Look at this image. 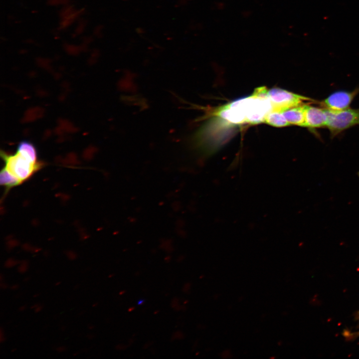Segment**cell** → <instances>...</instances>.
I'll use <instances>...</instances> for the list:
<instances>
[{"label":"cell","instance_id":"obj_15","mask_svg":"<svg viewBox=\"0 0 359 359\" xmlns=\"http://www.w3.org/2000/svg\"><path fill=\"white\" fill-rule=\"evenodd\" d=\"M66 347H64V346L58 347L56 348V351L58 353L64 352L66 351Z\"/></svg>","mask_w":359,"mask_h":359},{"label":"cell","instance_id":"obj_11","mask_svg":"<svg viewBox=\"0 0 359 359\" xmlns=\"http://www.w3.org/2000/svg\"><path fill=\"white\" fill-rule=\"evenodd\" d=\"M60 127L67 132H72L75 131V128L68 121L65 120H60Z\"/></svg>","mask_w":359,"mask_h":359},{"label":"cell","instance_id":"obj_4","mask_svg":"<svg viewBox=\"0 0 359 359\" xmlns=\"http://www.w3.org/2000/svg\"><path fill=\"white\" fill-rule=\"evenodd\" d=\"M359 92V88L353 91H339L333 93L322 101V104L327 109L341 110L349 108L356 95Z\"/></svg>","mask_w":359,"mask_h":359},{"label":"cell","instance_id":"obj_5","mask_svg":"<svg viewBox=\"0 0 359 359\" xmlns=\"http://www.w3.org/2000/svg\"><path fill=\"white\" fill-rule=\"evenodd\" d=\"M305 127L317 128L326 126V109L305 105Z\"/></svg>","mask_w":359,"mask_h":359},{"label":"cell","instance_id":"obj_30","mask_svg":"<svg viewBox=\"0 0 359 359\" xmlns=\"http://www.w3.org/2000/svg\"><path fill=\"white\" fill-rule=\"evenodd\" d=\"M78 354V353H75V354H73V356H77Z\"/></svg>","mask_w":359,"mask_h":359},{"label":"cell","instance_id":"obj_21","mask_svg":"<svg viewBox=\"0 0 359 359\" xmlns=\"http://www.w3.org/2000/svg\"><path fill=\"white\" fill-rule=\"evenodd\" d=\"M39 305V304H34L32 306H31L30 308L34 309L37 307H38Z\"/></svg>","mask_w":359,"mask_h":359},{"label":"cell","instance_id":"obj_31","mask_svg":"<svg viewBox=\"0 0 359 359\" xmlns=\"http://www.w3.org/2000/svg\"><path fill=\"white\" fill-rule=\"evenodd\" d=\"M357 174H358V176L359 177V171L358 172Z\"/></svg>","mask_w":359,"mask_h":359},{"label":"cell","instance_id":"obj_7","mask_svg":"<svg viewBox=\"0 0 359 359\" xmlns=\"http://www.w3.org/2000/svg\"><path fill=\"white\" fill-rule=\"evenodd\" d=\"M263 122L276 127H283L290 125L281 111L271 110L266 115Z\"/></svg>","mask_w":359,"mask_h":359},{"label":"cell","instance_id":"obj_18","mask_svg":"<svg viewBox=\"0 0 359 359\" xmlns=\"http://www.w3.org/2000/svg\"><path fill=\"white\" fill-rule=\"evenodd\" d=\"M19 287V286L18 284H13L12 286H10V288L11 290H15L17 289Z\"/></svg>","mask_w":359,"mask_h":359},{"label":"cell","instance_id":"obj_19","mask_svg":"<svg viewBox=\"0 0 359 359\" xmlns=\"http://www.w3.org/2000/svg\"><path fill=\"white\" fill-rule=\"evenodd\" d=\"M0 287L2 289H5L8 287V286L5 283H2V282H0Z\"/></svg>","mask_w":359,"mask_h":359},{"label":"cell","instance_id":"obj_6","mask_svg":"<svg viewBox=\"0 0 359 359\" xmlns=\"http://www.w3.org/2000/svg\"><path fill=\"white\" fill-rule=\"evenodd\" d=\"M282 113L290 124L305 127V105L287 109L282 111Z\"/></svg>","mask_w":359,"mask_h":359},{"label":"cell","instance_id":"obj_27","mask_svg":"<svg viewBox=\"0 0 359 359\" xmlns=\"http://www.w3.org/2000/svg\"><path fill=\"white\" fill-rule=\"evenodd\" d=\"M39 296V294L37 293V294L34 295L33 297H34V298H35V297H38V296Z\"/></svg>","mask_w":359,"mask_h":359},{"label":"cell","instance_id":"obj_16","mask_svg":"<svg viewBox=\"0 0 359 359\" xmlns=\"http://www.w3.org/2000/svg\"><path fill=\"white\" fill-rule=\"evenodd\" d=\"M42 308V306L39 305L38 307L34 309V312L35 313H38L41 311Z\"/></svg>","mask_w":359,"mask_h":359},{"label":"cell","instance_id":"obj_24","mask_svg":"<svg viewBox=\"0 0 359 359\" xmlns=\"http://www.w3.org/2000/svg\"><path fill=\"white\" fill-rule=\"evenodd\" d=\"M92 335H91V334L88 335V336L87 337H88V338L89 339H92L93 338Z\"/></svg>","mask_w":359,"mask_h":359},{"label":"cell","instance_id":"obj_14","mask_svg":"<svg viewBox=\"0 0 359 359\" xmlns=\"http://www.w3.org/2000/svg\"><path fill=\"white\" fill-rule=\"evenodd\" d=\"M5 338L3 333L2 329L1 327L0 330V343L3 342L5 341Z\"/></svg>","mask_w":359,"mask_h":359},{"label":"cell","instance_id":"obj_22","mask_svg":"<svg viewBox=\"0 0 359 359\" xmlns=\"http://www.w3.org/2000/svg\"><path fill=\"white\" fill-rule=\"evenodd\" d=\"M94 326H93V325H89V326H88V328L89 330H92V329H94Z\"/></svg>","mask_w":359,"mask_h":359},{"label":"cell","instance_id":"obj_29","mask_svg":"<svg viewBox=\"0 0 359 359\" xmlns=\"http://www.w3.org/2000/svg\"><path fill=\"white\" fill-rule=\"evenodd\" d=\"M16 351V349L14 348V349H13L11 350V352H15Z\"/></svg>","mask_w":359,"mask_h":359},{"label":"cell","instance_id":"obj_13","mask_svg":"<svg viewBox=\"0 0 359 359\" xmlns=\"http://www.w3.org/2000/svg\"><path fill=\"white\" fill-rule=\"evenodd\" d=\"M20 261H16L13 259H8L4 263V267L7 268H11L17 264H19Z\"/></svg>","mask_w":359,"mask_h":359},{"label":"cell","instance_id":"obj_2","mask_svg":"<svg viewBox=\"0 0 359 359\" xmlns=\"http://www.w3.org/2000/svg\"><path fill=\"white\" fill-rule=\"evenodd\" d=\"M326 109L327 115L326 127L332 136H336L346 129L359 124V109Z\"/></svg>","mask_w":359,"mask_h":359},{"label":"cell","instance_id":"obj_1","mask_svg":"<svg viewBox=\"0 0 359 359\" xmlns=\"http://www.w3.org/2000/svg\"><path fill=\"white\" fill-rule=\"evenodd\" d=\"M0 155L5 163L4 167L22 183L29 179L43 165L39 162H31L18 152L14 155H8L1 151Z\"/></svg>","mask_w":359,"mask_h":359},{"label":"cell","instance_id":"obj_12","mask_svg":"<svg viewBox=\"0 0 359 359\" xmlns=\"http://www.w3.org/2000/svg\"><path fill=\"white\" fill-rule=\"evenodd\" d=\"M28 268V262L26 260L20 261L19 265L17 267V270L20 273H25Z\"/></svg>","mask_w":359,"mask_h":359},{"label":"cell","instance_id":"obj_17","mask_svg":"<svg viewBox=\"0 0 359 359\" xmlns=\"http://www.w3.org/2000/svg\"><path fill=\"white\" fill-rule=\"evenodd\" d=\"M350 336H352L354 338H355L356 337L359 336V330L357 331L355 333H353L352 334H351Z\"/></svg>","mask_w":359,"mask_h":359},{"label":"cell","instance_id":"obj_26","mask_svg":"<svg viewBox=\"0 0 359 359\" xmlns=\"http://www.w3.org/2000/svg\"><path fill=\"white\" fill-rule=\"evenodd\" d=\"M2 277H3L2 274H0V282H2Z\"/></svg>","mask_w":359,"mask_h":359},{"label":"cell","instance_id":"obj_8","mask_svg":"<svg viewBox=\"0 0 359 359\" xmlns=\"http://www.w3.org/2000/svg\"><path fill=\"white\" fill-rule=\"evenodd\" d=\"M0 183L1 185L8 189L20 184L22 182L6 168L4 167L0 171Z\"/></svg>","mask_w":359,"mask_h":359},{"label":"cell","instance_id":"obj_28","mask_svg":"<svg viewBox=\"0 0 359 359\" xmlns=\"http://www.w3.org/2000/svg\"><path fill=\"white\" fill-rule=\"evenodd\" d=\"M98 305L97 303H95L94 304H93L92 306L93 307H96Z\"/></svg>","mask_w":359,"mask_h":359},{"label":"cell","instance_id":"obj_3","mask_svg":"<svg viewBox=\"0 0 359 359\" xmlns=\"http://www.w3.org/2000/svg\"><path fill=\"white\" fill-rule=\"evenodd\" d=\"M267 98L271 106V110L281 112L302 105L304 101L312 100L308 97L279 88H273L267 90Z\"/></svg>","mask_w":359,"mask_h":359},{"label":"cell","instance_id":"obj_9","mask_svg":"<svg viewBox=\"0 0 359 359\" xmlns=\"http://www.w3.org/2000/svg\"><path fill=\"white\" fill-rule=\"evenodd\" d=\"M17 152L31 162H37L36 151L32 144L26 141L20 142Z\"/></svg>","mask_w":359,"mask_h":359},{"label":"cell","instance_id":"obj_10","mask_svg":"<svg viewBox=\"0 0 359 359\" xmlns=\"http://www.w3.org/2000/svg\"><path fill=\"white\" fill-rule=\"evenodd\" d=\"M43 110L40 107L30 108L25 112L23 121L24 122H31L36 120L43 115Z\"/></svg>","mask_w":359,"mask_h":359},{"label":"cell","instance_id":"obj_20","mask_svg":"<svg viewBox=\"0 0 359 359\" xmlns=\"http://www.w3.org/2000/svg\"><path fill=\"white\" fill-rule=\"evenodd\" d=\"M26 308V306L25 305H23V306L20 307L18 309V310L19 311H23L24 310H25Z\"/></svg>","mask_w":359,"mask_h":359},{"label":"cell","instance_id":"obj_25","mask_svg":"<svg viewBox=\"0 0 359 359\" xmlns=\"http://www.w3.org/2000/svg\"><path fill=\"white\" fill-rule=\"evenodd\" d=\"M60 284H61V282H57L55 284V285L57 286L59 285Z\"/></svg>","mask_w":359,"mask_h":359},{"label":"cell","instance_id":"obj_23","mask_svg":"<svg viewBox=\"0 0 359 359\" xmlns=\"http://www.w3.org/2000/svg\"><path fill=\"white\" fill-rule=\"evenodd\" d=\"M29 279H30L29 277H26L24 279L23 281L26 282L29 280Z\"/></svg>","mask_w":359,"mask_h":359}]
</instances>
